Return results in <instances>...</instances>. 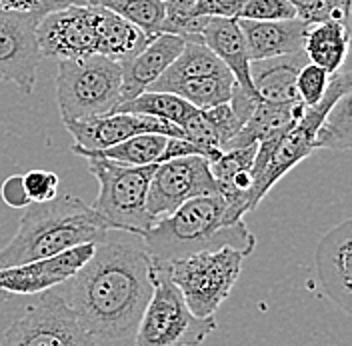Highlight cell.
Wrapping results in <instances>:
<instances>
[{
  "label": "cell",
  "instance_id": "obj_1",
  "mask_svg": "<svg viewBox=\"0 0 352 346\" xmlns=\"http://www.w3.org/2000/svg\"><path fill=\"white\" fill-rule=\"evenodd\" d=\"M153 259L142 238L110 233L90 259L52 290L76 314L94 340H124L134 336L153 296Z\"/></svg>",
  "mask_w": 352,
  "mask_h": 346
},
{
  "label": "cell",
  "instance_id": "obj_2",
  "mask_svg": "<svg viewBox=\"0 0 352 346\" xmlns=\"http://www.w3.org/2000/svg\"><path fill=\"white\" fill-rule=\"evenodd\" d=\"M142 242L153 262L170 264L198 252L234 248L250 257L256 237L234 217L226 198L204 195L186 200L173 215L158 218Z\"/></svg>",
  "mask_w": 352,
  "mask_h": 346
},
{
  "label": "cell",
  "instance_id": "obj_3",
  "mask_svg": "<svg viewBox=\"0 0 352 346\" xmlns=\"http://www.w3.org/2000/svg\"><path fill=\"white\" fill-rule=\"evenodd\" d=\"M110 233L109 222L85 200L58 195L28 204L16 235L0 248V268L50 259L82 244H98Z\"/></svg>",
  "mask_w": 352,
  "mask_h": 346
},
{
  "label": "cell",
  "instance_id": "obj_4",
  "mask_svg": "<svg viewBox=\"0 0 352 346\" xmlns=\"http://www.w3.org/2000/svg\"><path fill=\"white\" fill-rule=\"evenodd\" d=\"M122 102V66L102 54L60 61L56 105L63 122L88 120L114 112Z\"/></svg>",
  "mask_w": 352,
  "mask_h": 346
},
{
  "label": "cell",
  "instance_id": "obj_5",
  "mask_svg": "<svg viewBox=\"0 0 352 346\" xmlns=\"http://www.w3.org/2000/svg\"><path fill=\"white\" fill-rule=\"evenodd\" d=\"M85 160L100 184L92 210L109 222L110 230L144 237L156 222L146 210V193L158 164L122 166L96 156H87Z\"/></svg>",
  "mask_w": 352,
  "mask_h": 346
},
{
  "label": "cell",
  "instance_id": "obj_6",
  "mask_svg": "<svg viewBox=\"0 0 352 346\" xmlns=\"http://www.w3.org/2000/svg\"><path fill=\"white\" fill-rule=\"evenodd\" d=\"M153 296L134 332V346H198L217 330L214 316L190 312L164 264L153 262Z\"/></svg>",
  "mask_w": 352,
  "mask_h": 346
},
{
  "label": "cell",
  "instance_id": "obj_7",
  "mask_svg": "<svg viewBox=\"0 0 352 346\" xmlns=\"http://www.w3.org/2000/svg\"><path fill=\"white\" fill-rule=\"evenodd\" d=\"M246 255L234 248L198 252L164 264L170 281L180 290L186 306L200 318L214 316L242 272Z\"/></svg>",
  "mask_w": 352,
  "mask_h": 346
},
{
  "label": "cell",
  "instance_id": "obj_8",
  "mask_svg": "<svg viewBox=\"0 0 352 346\" xmlns=\"http://www.w3.org/2000/svg\"><path fill=\"white\" fill-rule=\"evenodd\" d=\"M349 90H352L351 68L344 63L340 70H336L330 76L329 88H327L324 96L320 98V102L314 105V107H305L300 118L286 130L285 134L278 138V142L274 144L263 174L258 176V180L252 186V193H250V213L258 208V204L270 193V188L285 174L290 173L296 164H300L305 158H308L312 152L316 151L314 138H316V130L320 127L324 114Z\"/></svg>",
  "mask_w": 352,
  "mask_h": 346
},
{
  "label": "cell",
  "instance_id": "obj_9",
  "mask_svg": "<svg viewBox=\"0 0 352 346\" xmlns=\"http://www.w3.org/2000/svg\"><path fill=\"white\" fill-rule=\"evenodd\" d=\"M0 346H96V340L50 288L12 321Z\"/></svg>",
  "mask_w": 352,
  "mask_h": 346
},
{
  "label": "cell",
  "instance_id": "obj_10",
  "mask_svg": "<svg viewBox=\"0 0 352 346\" xmlns=\"http://www.w3.org/2000/svg\"><path fill=\"white\" fill-rule=\"evenodd\" d=\"M204 195H219L210 162L197 154L170 158L154 171L146 193V210L158 220L173 215L186 200Z\"/></svg>",
  "mask_w": 352,
  "mask_h": 346
},
{
  "label": "cell",
  "instance_id": "obj_11",
  "mask_svg": "<svg viewBox=\"0 0 352 346\" xmlns=\"http://www.w3.org/2000/svg\"><path fill=\"white\" fill-rule=\"evenodd\" d=\"M36 12L0 10V83H12L24 94H32L41 48L36 43Z\"/></svg>",
  "mask_w": 352,
  "mask_h": 346
},
{
  "label": "cell",
  "instance_id": "obj_12",
  "mask_svg": "<svg viewBox=\"0 0 352 346\" xmlns=\"http://www.w3.org/2000/svg\"><path fill=\"white\" fill-rule=\"evenodd\" d=\"M65 129L74 138L72 152H98L114 147L136 134H162L184 138V130L168 120L131 114V112H110L98 118L65 122Z\"/></svg>",
  "mask_w": 352,
  "mask_h": 346
},
{
  "label": "cell",
  "instance_id": "obj_13",
  "mask_svg": "<svg viewBox=\"0 0 352 346\" xmlns=\"http://www.w3.org/2000/svg\"><path fill=\"white\" fill-rule=\"evenodd\" d=\"M36 43L43 56L76 61L96 54V14L94 6H76L41 17Z\"/></svg>",
  "mask_w": 352,
  "mask_h": 346
},
{
  "label": "cell",
  "instance_id": "obj_14",
  "mask_svg": "<svg viewBox=\"0 0 352 346\" xmlns=\"http://www.w3.org/2000/svg\"><path fill=\"white\" fill-rule=\"evenodd\" d=\"M352 220L346 218L320 238L316 246V279L330 303L352 312Z\"/></svg>",
  "mask_w": 352,
  "mask_h": 346
},
{
  "label": "cell",
  "instance_id": "obj_15",
  "mask_svg": "<svg viewBox=\"0 0 352 346\" xmlns=\"http://www.w3.org/2000/svg\"><path fill=\"white\" fill-rule=\"evenodd\" d=\"M96 244H82L50 259L0 268V294H41L70 279L92 255Z\"/></svg>",
  "mask_w": 352,
  "mask_h": 346
},
{
  "label": "cell",
  "instance_id": "obj_16",
  "mask_svg": "<svg viewBox=\"0 0 352 346\" xmlns=\"http://www.w3.org/2000/svg\"><path fill=\"white\" fill-rule=\"evenodd\" d=\"M182 46H184V41L180 36L160 32L138 54L120 63L122 66V102L148 90L154 80H158L164 74V70L175 63Z\"/></svg>",
  "mask_w": 352,
  "mask_h": 346
},
{
  "label": "cell",
  "instance_id": "obj_17",
  "mask_svg": "<svg viewBox=\"0 0 352 346\" xmlns=\"http://www.w3.org/2000/svg\"><path fill=\"white\" fill-rule=\"evenodd\" d=\"M200 39L226 66L236 85L248 94L256 96L252 80H250V58L248 48L241 30L239 19H219L206 17L200 28Z\"/></svg>",
  "mask_w": 352,
  "mask_h": 346
},
{
  "label": "cell",
  "instance_id": "obj_18",
  "mask_svg": "<svg viewBox=\"0 0 352 346\" xmlns=\"http://www.w3.org/2000/svg\"><path fill=\"white\" fill-rule=\"evenodd\" d=\"M250 63L292 54L302 50L308 24L300 19L288 21H239Z\"/></svg>",
  "mask_w": 352,
  "mask_h": 346
},
{
  "label": "cell",
  "instance_id": "obj_19",
  "mask_svg": "<svg viewBox=\"0 0 352 346\" xmlns=\"http://www.w3.org/2000/svg\"><path fill=\"white\" fill-rule=\"evenodd\" d=\"M305 50L250 63V80L254 92L266 102H296V76L307 65Z\"/></svg>",
  "mask_w": 352,
  "mask_h": 346
},
{
  "label": "cell",
  "instance_id": "obj_20",
  "mask_svg": "<svg viewBox=\"0 0 352 346\" xmlns=\"http://www.w3.org/2000/svg\"><path fill=\"white\" fill-rule=\"evenodd\" d=\"M302 110H305V105L300 100H296V102H266V100H258V105H256V109L252 110L250 118L244 122L241 132L230 140L226 151L258 144V142H263V140L274 136V134L285 132L300 118Z\"/></svg>",
  "mask_w": 352,
  "mask_h": 346
},
{
  "label": "cell",
  "instance_id": "obj_21",
  "mask_svg": "<svg viewBox=\"0 0 352 346\" xmlns=\"http://www.w3.org/2000/svg\"><path fill=\"white\" fill-rule=\"evenodd\" d=\"M94 14H96V36H98L96 54H102L110 61L124 63L153 41L138 26L120 19L118 14L110 12L107 8L94 6Z\"/></svg>",
  "mask_w": 352,
  "mask_h": 346
},
{
  "label": "cell",
  "instance_id": "obj_22",
  "mask_svg": "<svg viewBox=\"0 0 352 346\" xmlns=\"http://www.w3.org/2000/svg\"><path fill=\"white\" fill-rule=\"evenodd\" d=\"M349 39V26L342 22L322 21L308 24L302 50L310 65L320 66L329 74H334L346 63Z\"/></svg>",
  "mask_w": 352,
  "mask_h": 346
},
{
  "label": "cell",
  "instance_id": "obj_23",
  "mask_svg": "<svg viewBox=\"0 0 352 346\" xmlns=\"http://www.w3.org/2000/svg\"><path fill=\"white\" fill-rule=\"evenodd\" d=\"M236 87L234 76L228 74H212V76H195V78H182L168 83L158 90L162 92H173L176 96L184 98L186 102H190L195 109L206 110L228 102L232 98V92Z\"/></svg>",
  "mask_w": 352,
  "mask_h": 346
},
{
  "label": "cell",
  "instance_id": "obj_24",
  "mask_svg": "<svg viewBox=\"0 0 352 346\" xmlns=\"http://www.w3.org/2000/svg\"><path fill=\"white\" fill-rule=\"evenodd\" d=\"M168 136L162 134H136L114 147H109L98 152H76L80 158L96 156L107 158L110 162L122 164V166H148L160 164L164 160Z\"/></svg>",
  "mask_w": 352,
  "mask_h": 346
},
{
  "label": "cell",
  "instance_id": "obj_25",
  "mask_svg": "<svg viewBox=\"0 0 352 346\" xmlns=\"http://www.w3.org/2000/svg\"><path fill=\"white\" fill-rule=\"evenodd\" d=\"M190 102L184 98L176 96L173 92H162V90H144L138 96L118 105L114 112H131V114H146L156 116L162 120H168L176 127H184L188 118L197 112Z\"/></svg>",
  "mask_w": 352,
  "mask_h": 346
},
{
  "label": "cell",
  "instance_id": "obj_26",
  "mask_svg": "<svg viewBox=\"0 0 352 346\" xmlns=\"http://www.w3.org/2000/svg\"><path fill=\"white\" fill-rule=\"evenodd\" d=\"M90 6H100L120 19L138 26L148 39L162 32V22L166 19L164 0H88Z\"/></svg>",
  "mask_w": 352,
  "mask_h": 346
},
{
  "label": "cell",
  "instance_id": "obj_27",
  "mask_svg": "<svg viewBox=\"0 0 352 346\" xmlns=\"http://www.w3.org/2000/svg\"><path fill=\"white\" fill-rule=\"evenodd\" d=\"M316 149L349 151L352 147V90L344 92L324 114L314 138Z\"/></svg>",
  "mask_w": 352,
  "mask_h": 346
},
{
  "label": "cell",
  "instance_id": "obj_28",
  "mask_svg": "<svg viewBox=\"0 0 352 346\" xmlns=\"http://www.w3.org/2000/svg\"><path fill=\"white\" fill-rule=\"evenodd\" d=\"M296 8V17L307 24L338 21L349 26L351 0H288Z\"/></svg>",
  "mask_w": 352,
  "mask_h": 346
},
{
  "label": "cell",
  "instance_id": "obj_29",
  "mask_svg": "<svg viewBox=\"0 0 352 346\" xmlns=\"http://www.w3.org/2000/svg\"><path fill=\"white\" fill-rule=\"evenodd\" d=\"M330 76L327 70H322L320 66L307 65L300 68L298 76H296V94L300 98V102L305 107H314L320 102V98L324 96L327 88H329Z\"/></svg>",
  "mask_w": 352,
  "mask_h": 346
},
{
  "label": "cell",
  "instance_id": "obj_30",
  "mask_svg": "<svg viewBox=\"0 0 352 346\" xmlns=\"http://www.w3.org/2000/svg\"><path fill=\"white\" fill-rule=\"evenodd\" d=\"M298 19L288 0H244L239 21H288Z\"/></svg>",
  "mask_w": 352,
  "mask_h": 346
},
{
  "label": "cell",
  "instance_id": "obj_31",
  "mask_svg": "<svg viewBox=\"0 0 352 346\" xmlns=\"http://www.w3.org/2000/svg\"><path fill=\"white\" fill-rule=\"evenodd\" d=\"M202 114H204L206 122L210 125V129L217 134L220 151L224 152L226 147L230 144V140L241 132L242 122L239 120V116L234 114L230 102H222V105H217L212 109L202 110Z\"/></svg>",
  "mask_w": 352,
  "mask_h": 346
},
{
  "label": "cell",
  "instance_id": "obj_32",
  "mask_svg": "<svg viewBox=\"0 0 352 346\" xmlns=\"http://www.w3.org/2000/svg\"><path fill=\"white\" fill-rule=\"evenodd\" d=\"M22 180H24L26 195L32 204L48 202L58 196L60 178L52 171H30V173L22 174Z\"/></svg>",
  "mask_w": 352,
  "mask_h": 346
},
{
  "label": "cell",
  "instance_id": "obj_33",
  "mask_svg": "<svg viewBox=\"0 0 352 346\" xmlns=\"http://www.w3.org/2000/svg\"><path fill=\"white\" fill-rule=\"evenodd\" d=\"M244 0H197L192 17H219V19H239Z\"/></svg>",
  "mask_w": 352,
  "mask_h": 346
},
{
  "label": "cell",
  "instance_id": "obj_34",
  "mask_svg": "<svg viewBox=\"0 0 352 346\" xmlns=\"http://www.w3.org/2000/svg\"><path fill=\"white\" fill-rule=\"evenodd\" d=\"M0 198L10 208H26L28 204H32L28 195H26L22 174H10L2 182V186H0Z\"/></svg>",
  "mask_w": 352,
  "mask_h": 346
},
{
  "label": "cell",
  "instance_id": "obj_35",
  "mask_svg": "<svg viewBox=\"0 0 352 346\" xmlns=\"http://www.w3.org/2000/svg\"><path fill=\"white\" fill-rule=\"evenodd\" d=\"M76 6H90L88 0H41L38 6V17H44L48 12H56V10H66V8H76Z\"/></svg>",
  "mask_w": 352,
  "mask_h": 346
},
{
  "label": "cell",
  "instance_id": "obj_36",
  "mask_svg": "<svg viewBox=\"0 0 352 346\" xmlns=\"http://www.w3.org/2000/svg\"><path fill=\"white\" fill-rule=\"evenodd\" d=\"M41 0H0V10L6 12H38Z\"/></svg>",
  "mask_w": 352,
  "mask_h": 346
}]
</instances>
